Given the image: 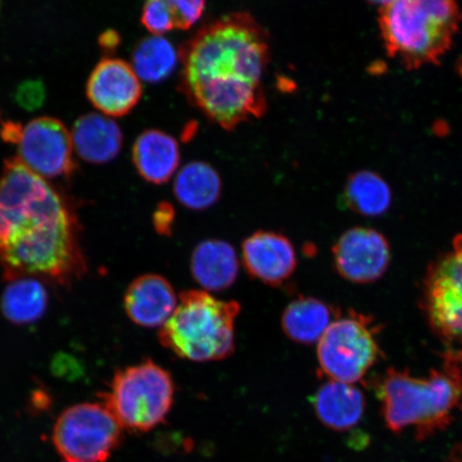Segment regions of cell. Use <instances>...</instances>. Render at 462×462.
<instances>
[{"mask_svg":"<svg viewBox=\"0 0 462 462\" xmlns=\"http://www.w3.org/2000/svg\"><path fill=\"white\" fill-rule=\"evenodd\" d=\"M179 90L213 124L234 131L262 118L271 60L267 31L251 14H229L199 29L179 50Z\"/></svg>","mask_w":462,"mask_h":462,"instance_id":"obj_1","label":"cell"},{"mask_svg":"<svg viewBox=\"0 0 462 462\" xmlns=\"http://www.w3.org/2000/svg\"><path fill=\"white\" fill-rule=\"evenodd\" d=\"M0 263L7 280L66 284L85 273L78 219L61 195L19 159L0 176Z\"/></svg>","mask_w":462,"mask_h":462,"instance_id":"obj_2","label":"cell"},{"mask_svg":"<svg viewBox=\"0 0 462 462\" xmlns=\"http://www.w3.org/2000/svg\"><path fill=\"white\" fill-rule=\"evenodd\" d=\"M374 386L386 427L395 433L413 427L425 440L448 429L462 402V351H448L442 369L427 378L391 368Z\"/></svg>","mask_w":462,"mask_h":462,"instance_id":"obj_3","label":"cell"},{"mask_svg":"<svg viewBox=\"0 0 462 462\" xmlns=\"http://www.w3.org/2000/svg\"><path fill=\"white\" fill-rule=\"evenodd\" d=\"M461 23L458 0H391L378 16L386 54L409 71L440 65Z\"/></svg>","mask_w":462,"mask_h":462,"instance_id":"obj_4","label":"cell"},{"mask_svg":"<svg viewBox=\"0 0 462 462\" xmlns=\"http://www.w3.org/2000/svg\"><path fill=\"white\" fill-rule=\"evenodd\" d=\"M179 300L170 319L160 328L161 345L193 362L219 361L233 355L240 304L221 301L202 291H183Z\"/></svg>","mask_w":462,"mask_h":462,"instance_id":"obj_5","label":"cell"},{"mask_svg":"<svg viewBox=\"0 0 462 462\" xmlns=\"http://www.w3.org/2000/svg\"><path fill=\"white\" fill-rule=\"evenodd\" d=\"M175 392L171 374L147 360L116 373L102 402L124 430L147 432L163 423Z\"/></svg>","mask_w":462,"mask_h":462,"instance_id":"obj_6","label":"cell"},{"mask_svg":"<svg viewBox=\"0 0 462 462\" xmlns=\"http://www.w3.org/2000/svg\"><path fill=\"white\" fill-rule=\"evenodd\" d=\"M123 430L106 404L83 402L57 419L53 442L67 462H104L119 446Z\"/></svg>","mask_w":462,"mask_h":462,"instance_id":"obj_7","label":"cell"},{"mask_svg":"<svg viewBox=\"0 0 462 462\" xmlns=\"http://www.w3.org/2000/svg\"><path fill=\"white\" fill-rule=\"evenodd\" d=\"M317 356L330 380L354 384L378 361L380 349L367 318L350 311L328 328L318 342Z\"/></svg>","mask_w":462,"mask_h":462,"instance_id":"obj_8","label":"cell"},{"mask_svg":"<svg viewBox=\"0 0 462 462\" xmlns=\"http://www.w3.org/2000/svg\"><path fill=\"white\" fill-rule=\"evenodd\" d=\"M423 308L438 337L462 351V235L456 236L452 251L430 265Z\"/></svg>","mask_w":462,"mask_h":462,"instance_id":"obj_9","label":"cell"},{"mask_svg":"<svg viewBox=\"0 0 462 462\" xmlns=\"http://www.w3.org/2000/svg\"><path fill=\"white\" fill-rule=\"evenodd\" d=\"M3 140L14 143L23 164L43 178L71 175L75 170L71 133L60 120L40 117L22 126L5 123Z\"/></svg>","mask_w":462,"mask_h":462,"instance_id":"obj_10","label":"cell"},{"mask_svg":"<svg viewBox=\"0 0 462 462\" xmlns=\"http://www.w3.org/2000/svg\"><path fill=\"white\" fill-rule=\"evenodd\" d=\"M333 259L335 269L345 280L356 284H371L389 268L390 245L377 230L351 228L334 245Z\"/></svg>","mask_w":462,"mask_h":462,"instance_id":"obj_11","label":"cell"},{"mask_svg":"<svg viewBox=\"0 0 462 462\" xmlns=\"http://www.w3.org/2000/svg\"><path fill=\"white\" fill-rule=\"evenodd\" d=\"M140 78L128 63L118 58H104L87 83V97L97 111L111 117L128 115L140 102Z\"/></svg>","mask_w":462,"mask_h":462,"instance_id":"obj_12","label":"cell"},{"mask_svg":"<svg viewBox=\"0 0 462 462\" xmlns=\"http://www.w3.org/2000/svg\"><path fill=\"white\" fill-rule=\"evenodd\" d=\"M242 262L253 279L277 287L291 279L297 269L296 248L286 236L259 230L242 245Z\"/></svg>","mask_w":462,"mask_h":462,"instance_id":"obj_13","label":"cell"},{"mask_svg":"<svg viewBox=\"0 0 462 462\" xmlns=\"http://www.w3.org/2000/svg\"><path fill=\"white\" fill-rule=\"evenodd\" d=\"M177 305L175 289L158 274L137 277L125 296L126 315L135 325L143 328L163 327Z\"/></svg>","mask_w":462,"mask_h":462,"instance_id":"obj_14","label":"cell"},{"mask_svg":"<svg viewBox=\"0 0 462 462\" xmlns=\"http://www.w3.org/2000/svg\"><path fill=\"white\" fill-rule=\"evenodd\" d=\"M132 159L143 180L161 186L176 175L181 162L180 146L164 131L146 130L133 144Z\"/></svg>","mask_w":462,"mask_h":462,"instance_id":"obj_15","label":"cell"},{"mask_svg":"<svg viewBox=\"0 0 462 462\" xmlns=\"http://www.w3.org/2000/svg\"><path fill=\"white\" fill-rule=\"evenodd\" d=\"M73 149L91 164H106L118 157L124 135L120 126L106 116L91 113L77 121L71 133Z\"/></svg>","mask_w":462,"mask_h":462,"instance_id":"obj_16","label":"cell"},{"mask_svg":"<svg viewBox=\"0 0 462 462\" xmlns=\"http://www.w3.org/2000/svg\"><path fill=\"white\" fill-rule=\"evenodd\" d=\"M317 418L328 429L348 431L360 423L365 412V397L356 386L328 380L313 398Z\"/></svg>","mask_w":462,"mask_h":462,"instance_id":"obj_17","label":"cell"},{"mask_svg":"<svg viewBox=\"0 0 462 462\" xmlns=\"http://www.w3.org/2000/svg\"><path fill=\"white\" fill-rule=\"evenodd\" d=\"M239 259L228 242L211 239L200 242L190 257V273L208 292L226 291L239 274Z\"/></svg>","mask_w":462,"mask_h":462,"instance_id":"obj_18","label":"cell"},{"mask_svg":"<svg viewBox=\"0 0 462 462\" xmlns=\"http://www.w3.org/2000/svg\"><path fill=\"white\" fill-rule=\"evenodd\" d=\"M222 179L215 167L194 161L177 172L173 194L183 207L204 211L215 206L222 195Z\"/></svg>","mask_w":462,"mask_h":462,"instance_id":"obj_19","label":"cell"},{"mask_svg":"<svg viewBox=\"0 0 462 462\" xmlns=\"http://www.w3.org/2000/svg\"><path fill=\"white\" fill-rule=\"evenodd\" d=\"M333 317L334 310L321 300L300 297L289 303L282 313V332L293 343L313 345L319 342Z\"/></svg>","mask_w":462,"mask_h":462,"instance_id":"obj_20","label":"cell"},{"mask_svg":"<svg viewBox=\"0 0 462 462\" xmlns=\"http://www.w3.org/2000/svg\"><path fill=\"white\" fill-rule=\"evenodd\" d=\"M8 282L0 300L4 316L17 326L38 321L48 309L49 294L45 286L33 276H16Z\"/></svg>","mask_w":462,"mask_h":462,"instance_id":"obj_21","label":"cell"},{"mask_svg":"<svg viewBox=\"0 0 462 462\" xmlns=\"http://www.w3.org/2000/svg\"><path fill=\"white\" fill-rule=\"evenodd\" d=\"M342 199L343 205L357 215L380 217L390 209L392 190L379 173L359 171L346 179Z\"/></svg>","mask_w":462,"mask_h":462,"instance_id":"obj_22","label":"cell"},{"mask_svg":"<svg viewBox=\"0 0 462 462\" xmlns=\"http://www.w3.org/2000/svg\"><path fill=\"white\" fill-rule=\"evenodd\" d=\"M179 62V51L170 40L162 36H150L135 45L131 66L143 82L159 84L171 77Z\"/></svg>","mask_w":462,"mask_h":462,"instance_id":"obj_23","label":"cell"},{"mask_svg":"<svg viewBox=\"0 0 462 462\" xmlns=\"http://www.w3.org/2000/svg\"><path fill=\"white\" fill-rule=\"evenodd\" d=\"M141 22L152 36H162L176 28L167 0H144Z\"/></svg>","mask_w":462,"mask_h":462,"instance_id":"obj_24","label":"cell"},{"mask_svg":"<svg viewBox=\"0 0 462 462\" xmlns=\"http://www.w3.org/2000/svg\"><path fill=\"white\" fill-rule=\"evenodd\" d=\"M177 29L189 31L198 24L206 9V0H167Z\"/></svg>","mask_w":462,"mask_h":462,"instance_id":"obj_25","label":"cell"},{"mask_svg":"<svg viewBox=\"0 0 462 462\" xmlns=\"http://www.w3.org/2000/svg\"><path fill=\"white\" fill-rule=\"evenodd\" d=\"M175 208L167 201H162L153 212V227L163 236H171L175 224Z\"/></svg>","mask_w":462,"mask_h":462,"instance_id":"obj_26","label":"cell"},{"mask_svg":"<svg viewBox=\"0 0 462 462\" xmlns=\"http://www.w3.org/2000/svg\"><path fill=\"white\" fill-rule=\"evenodd\" d=\"M100 44L104 51H109V53H113V51L117 50L120 45L119 33L116 32L115 31H108L104 32L100 39Z\"/></svg>","mask_w":462,"mask_h":462,"instance_id":"obj_27","label":"cell"},{"mask_svg":"<svg viewBox=\"0 0 462 462\" xmlns=\"http://www.w3.org/2000/svg\"><path fill=\"white\" fill-rule=\"evenodd\" d=\"M448 462H462V443L456 446L449 453Z\"/></svg>","mask_w":462,"mask_h":462,"instance_id":"obj_28","label":"cell"},{"mask_svg":"<svg viewBox=\"0 0 462 462\" xmlns=\"http://www.w3.org/2000/svg\"><path fill=\"white\" fill-rule=\"evenodd\" d=\"M369 4L374 5H380L381 7H383L384 5L391 2V0H367Z\"/></svg>","mask_w":462,"mask_h":462,"instance_id":"obj_29","label":"cell"},{"mask_svg":"<svg viewBox=\"0 0 462 462\" xmlns=\"http://www.w3.org/2000/svg\"><path fill=\"white\" fill-rule=\"evenodd\" d=\"M458 72L460 74V77L462 78V60L458 62Z\"/></svg>","mask_w":462,"mask_h":462,"instance_id":"obj_30","label":"cell"}]
</instances>
